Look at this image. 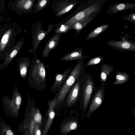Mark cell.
<instances>
[{
	"label": "cell",
	"mask_w": 135,
	"mask_h": 135,
	"mask_svg": "<svg viewBox=\"0 0 135 135\" xmlns=\"http://www.w3.org/2000/svg\"><path fill=\"white\" fill-rule=\"evenodd\" d=\"M34 118L35 121L38 123L41 120V116L38 110L36 109H35L34 111Z\"/></svg>",
	"instance_id": "484cf974"
},
{
	"label": "cell",
	"mask_w": 135,
	"mask_h": 135,
	"mask_svg": "<svg viewBox=\"0 0 135 135\" xmlns=\"http://www.w3.org/2000/svg\"><path fill=\"white\" fill-rule=\"evenodd\" d=\"M80 1L76 0H54L50 8L56 17H61L79 4Z\"/></svg>",
	"instance_id": "5b68a950"
},
{
	"label": "cell",
	"mask_w": 135,
	"mask_h": 135,
	"mask_svg": "<svg viewBox=\"0 0 135 135\" xmlns=\"http://www.w3.org/2000/svg\"><path fill=\"white\" fill-rule=\"evenodd\" d=\"M80 78L77 80L71 87L64 101L68 106L76 104L79 100Z\"/></svg>",
	"instance_id": "9c48e42d"
},
{
	"label": "cell",
	"mask_w": 135,
	"mask_h": 135,
	"mask_svg": "<svg viewBox=\"0 0 135 135\" xmlns=\"http://www.w3.org/2000/svg\"><path fill=\"white\" fill-rule=\"evenodd\" d=\"M6 134L7 135H13L12 132L10 130H9L7 131Z\"/></svg>",
	"instance_id": "f1b7e54d"
},
{
	"label": "cell",
	"mask_w": 135,
	"mask_h": 135,
	"mask_svg": "<svg viewBox=\"0 0 135 135\" xmlns=\"http://www.w3.org/2000/svg\"><path fill=\"white\" fill-rule=\"evenodd\" d=\"M79 105L83 114L86 112L92 96L96 89L91 75L84 72L80 79Z\"/></svg>",
	"instance_id": "3957f363"
},
{
	"label": "cell",
	"mask_w": 135,
	"mask_h": 135,
	"mask_svg": "<svg viewBox=\"0 0 135 135\" xmlns=\"http://www.w3.org/2000/svg\"><path fill=\"white\" fill-rule=\"evenodd\" d=\"M30 61L28 60H24L21 62L19 64L20 73L21 76L25 77L27 75V69L30 64Z\"/></svg>",
	"instance_id": "44dd1931"
},
{
	"label": "cell",
	"mask_w": 135,
	"mask_h": 135,
	"mask_svg": "<svg viewBox=\"0 0 135 135\" xmlns=\"http://www.w3.org/2000/svg\"><path fill=\"white\" fill-rule=\"evenodd\" d=\"M100 78L102 83L106 84L108 76L112 73L114 69V67L110 65L103 64L100 66Z\"/></svg>",
	"instance_id": "9a60e30c"
},
{
	"label": "cell",
	"mask_w": 135,
	"mask_h": 135,
	"mask_svg": "<svg viewBox=\"0 0 135 135\" xmlns=\"http://www.w3.org/2000/svg\"><path fill=\"white\" fill-rule=\"evenodd\" d=\"M42 22L38 21L35 22L32 25V34L33 53L35 54L40 42L53 29L52 25H50L48 30L45 31L42 28Z\"/></svg>",
	"instance_id": "ba28073f"
},
{
	"label": "cell",
	"mask_w": 135,
	"mask_h": 135,
	"mask_svg": "<svg viewBox=\"0 0 135 135\" xmlns=\"http://www.w3.org/2000/svg\"><path fill=\"white\" fill-rule=\"evenodd\" d=\"M123 20L129 21L133 23H135V13L126 15L121 17Z\"/></svg>",
	"instance_id": "d4e9b609"
},
{
	"label": "cell",
	"mask_w": 135,
	"mask_h": 135,
	"mask_svg": "<svg viewBox=\"0 0 135 135\" xmlns=\"http://www.w3.org/2000/svg\"><path fill=\"white\" fill-rule=\"evenodd\" d=\"M72 69V67L70 66L62 74H58L56 76L55 82L50 89V92H54L55 94L57 93L67 79Z\"/></svg>",
	"instance_id": "8fae6325"
},
{
	"label": "cell",
	"mask_w": 135,
	"mask_h": 135,
	"mask_svg": "<svg viewBox=\"0 0 135 135\" xmlns=\"http://www.w3.org/2000/svg\"><path fill=\"white\" fill-rule=\"evenodd\" d=\"M109 26L108 24H105L96 28L88 34L85 40H89L95 38L105 30Z\"/></svg>",
	"instance_id": "ac0fdd59"
},
{
	"label": "cell",
	"mask_w": 135,
	"mask_h": 135,
	"mask_svg": "<svg viewBox=\"0 0 135 135\" xmlns=\"http://www.w3.org/2000/svg\"><path fill=\"white\" fill-rule=\"evenodd\" d=\"M121 33L123 35H120V40H114L113 38L109 41L106 44L113 49L120 51H135V42L129 38H131L127 34L124 32Z\"/></svg>",
	"instance_id": "8992f818"
},
{
	"label": "cell",
	"mask_w": 135,
	"mask_h": 135,
	"mask_svg": "<svg viewBox=\"0 0 135 135\" xmlns=\"http://www.w3.org/2000/svg\"><path fill=\"white\" fill-rule=\"evenodd\" d=\"M61 34H54L46 44L42 52L44 58H46L49 56L51 51L55 49L58 44Z\"/></svg>",
	"instance_id": "4fadbf2b"
},
{
	"label": "cell",
	"mask_w": 135,
	"mask_h": 135,
	"mask_svg": "<svg viewBox=\"0 0 135 135\" xmlns=\"http://www.w3.org/2000/svg\"><path fill=\"white\" fill-rule=\"evenodd\" d=\"M100 13L99 12H97L88 16L73 25L70 27L69 30H75L76 33L74 35L77 36L81 30L91 22Z\"/></svg>",
	"instance_id": "7c38bea8"
},
{
	"label": "cell",
	"mask_w": 135,
	"mask_h": 135,
	"mask_svg": "<svg viewBox=\"0 0 135 135\" xmlns=\"http://www.w3.org/2000/svg\"><path fill=\"white\" fill-rule=\"evenodd\" d=\"M83 60H78L65 81L55 94V97L57 99L56 105L59 104L64 101L71 87L84 73L85 66Z\"/></svg>",
	"instance_id": "7a4b0ae2"
},
{
	"label": "cell",
	"mask_w": 135,
	"mask_h": 135,
	"mask_svg": "<svg viewBox=\"0 0 135 135\" xmlns=\"http://www.w3.org/2000/svg\"><path fill=\"white\" fill-rule=\"evenodd\" d=\"M51 0H38L34 6L33 13H38L44 9L48 7Z\"/></svg>",
	"instance_id": "d6986e66"
},
{
	"label": "cell",
	"mask_w": 135,
	"mask_h": 135,
	"mask_svg": "<svg viewBox=\"0 0 135 135\" xmlns=\"http://www.w3.org/2000/svg\"><path fill=\"white\" fill-rule=\"evenodd\" d=\"M107 0H84L79 3L75 11L58 24H63L70 28L75 23L90 15L100 12Z\"/></svg>",
	"instance_id": "6da1fadb"
},
{
	"label": "cell",
	"mask_w": 135,
	"mask_h": 135,
	"mask_svg": "<svg viewBox=\"0 0 135 135\" xmlns=\"http://www.w3.org/2000/svg\"><path fill=\"white\" fill-rule=\"evenodd\" d=\"M23 43L22 41L18 42L13 49L8 55L6 57L5 60L2 65L0 66L1 68H3L9 64L17 54L21 47Z\"/></svg>",
	"instance_id": "2e32d148"
},
{
	"label": "cell",
	"mask_w": 135,
	"mask_h": 135,
	"mask_svg": "<svg viewBox=\"0 0 135 135\" xmlns=\"http://www.w3.org/2000/svg\"><path fill=\"white\" fill-rule=\"evenodd\" d=\"M35 0H23L20 1L18 3L20 7L25 11H29L32 14V8L34 4Z\"/></svg>",
	"instance_id": "ffe728a7"
},
{
	"label": "cell",
	"mask_w": 135,
	"mask_h": 135,
	"mask_svg": "<svg viewBox=\"0 0 135 135\" xmlns=\"http://www.w3.org/2000/svg\"><path fill=\"white\" fill-rule=\"evenodd\" d=\"M104 57L103 56H98L90 60L86 64L85 66L97 64L103 61Z\"/></svg>",
	"instance_id": "cb8c5ba5"
},
{
	"label": "cell",
	"mask_w": 135,
	"mask_h": 135,
	"mask_svg": "<svg viewBox=\"0 0 135 135\" xmlns=\"http://www.w3.org/2000/svg\"><path fill=\"white\" fill-rule=\"evenodd\" d=\"M115 81L111 85H115L125 83L129 79L130 76L127 73L123 71L116 72Z\"/></svg>",
	"instance_id": "e0dca14e"
},
{
	"label": "cell",
	"mask_w": 135,
	"mask_h": 135,
	"mask_svg": "<svg viewBox=\"0 0 135 135\" xmlns=\"http://www.w3.org/2000/svg\"><path fill=\"white\" fill-rule=\"evenodd\" d=\"M135 9V4L125 2H117L110 6L105 13L111 15L127 10Z\"/></svg>",
	"instance_id": "30bf717a"
},
{
	"label": "cell",
	"mask_w": 135,
	"mask_h": 135,
	"mask_svg": "<svg viewBox=\"0 0 135 135\" xmlns=\"http://www.w3.org/2000/svg\"><path fill=\"white\" fill-rule=\"evenodd\" d=\"M38 126L37 124L36 125L35 131V135H41V133L40 130L38 128H37Z\"/></svg>",
	"instance_id": "83f0119b"
},
{
	"label": "cell",
	"mask_w": 135,
	"mask_h": 135,
	"mask_svg": "<svg viewBox=\"0 0 135 135\" xmlns=\"http://www.w3.org/2000/svg\"><path fill=\"white\" fill-rule=\"evenodd\" d=\"M84 49L81 48H77L72 51L70 53L62 56L60 59V61H72L76 60L84 59L90 56H83L82 53Z\"/></svg>",
	"instance_id": "5bb4252c"
},
{
	"label": "cell",
	"mask_w": 135,
	"mask_h": 135,
	"mask_svg": "<svg viewBox=\"0 0 135 135\" xmlns=\"http://www.w3.org/2000/svg\"><path fill=\"white\" fill-rule=\"evenodd\" d=\"M55 27L54 31L55 34H61L66 32L69 30L70 27L63 24H54Z\"/></svg>",
	"instance_id": "7402d4cb"
},
{
	"label": "cell",
	"mask_w": 135,
	"mask_h": 135,
	"mask_svg": "<svg viewBox=\"0 0 135 135\" xmlns=\"http://www.w3.org/2000/svg\"><path fill=\"white\" fill-rule=\"evenodd\" d=\"M30 78L32 86L37 90H42L46 88V70L43 63L40 59L32 61Z\"/></svg>",
	"instance_id": "277c9868"
},
{
	"label": "cell",
	"mask_w": 135,
	"mask_h": 135,
	"mask_svg": "<svg viewBox=\"0 0 135 135\" xmlns=\"http://www.w3.org/2000/svg\"><path fill=\"white\" fill-rule=\"evenodd\" d=\"M9 36V35L7 33H6L4 35L1 40V42L2 44H5L8 41Z\"/></svg>",
	"instance_id": "4316f807"
},
{
	"label": "cell",
	"mask_w": 135,
	"mask_h": 135,
	"mask_svg": "<svg viewBox=\"0 0 135 135\" xmlns=\"http://www.w3.org/2000/svg\"><path fill=\"white\" fill-rule=\"evenodd\" d=\"M106 84L102 83L94 92L89 104V109L85 116L86 117H89L101 105L104 101Z\"/></svg>",
	"instance_id": "52a82bcc"
},
{
	"label": "cell",
	"mask_w": 135,
	"mask_h": 135,
	"mask_svg": "<svg viewBox=\"0 0 135 135\" xmlns=\"http://www.w3.org/2000/svg\"><path fill=\"white\" fill-rule=\"evenodd\" d=\"M77 126V122L76 121H71L65 124L62 128V131L64 133H67L75 129Z\"/></svg>",
	"instance_id": "603a6c76"
}]
</instances>
